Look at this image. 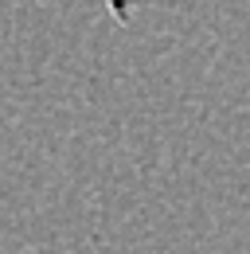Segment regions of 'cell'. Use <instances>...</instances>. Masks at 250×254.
<instances>
[{
	"label": "cell",
	"mask_w": 250,
	"mask_h": 254,
	"mask_svg": "<svg viewBox=\"0 0 250 254\" xmlns=\"http://www.w3.org/2000/svg\"><path fill=\"white\" fill-rule=\"evenodd\" d=\"M106 8H110V16H114L118 24H125L129 12H133V0H106Z\"/></svg>",
	"instance_id": "6da1fadb"
}]
</instances>
